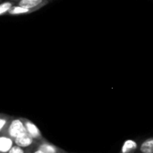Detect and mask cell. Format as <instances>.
Wrapping results in <instances>:
<instances>
[{"label": "cell", "mask_w": 153, "mask_h": 153, "mask_svg": "<svg viewBox=\"0 0 153 153\" xmlns=\"http://www.w3.org/2000/svg\"><path fill=\"white\" fill-rule=\"evenodd\" d=\"M26 133V128L23 122V117H13L11 124L7 130V135L13 139H16L21 134Z\"/></svg>", "instance_id": "6da1fadb"}, {"label": "cell", "mask_w": 153, "mask_h": 153, "mask_svg": "<svg viewBox=\"0 0 153 153\" xmlns=\"http://www.w3.org/2000/svg\"><path fill=\"white\" fill-rule=\"evenodd\" d=\"M23 122H24V126L26 128V132L29 134V135L36 142V143H40L44 141H46L47 139L43 136V134H41L40 130L39 129V127L30 119L23 117Z\"/></svg>", "instance_id": "7a4b0ae2"}, {"label": "cell", "mask_w": 153, "mask_h": 153, "mask_svg": "<svg viewBox=\"0 0 153 153\" xmlns=\"http://www.w3.org/2000/svg\"><path fill=\"white\" fill-rule=\"evenodd\" d=\"M14 143H15V145L20 146L24 149H29V150L33 149L37 145L36 142L29 135L27 132L21 134L16 139H14Z\"/></svg>", "instance_id": "3957f363"}, {"label": "cell", "mask_w": 153, "mask_h": 153, "mask_svg": "<svg viewBox=\"0 0 153 153\" xmlns=\"http://www.w3.org/2000/svg\"><path fill=\"white\" fill-rule=\"evenodd\" d=\"M142 141H143L142 139H128V140H126L123 143L118 153H137Z\"/></svg>", "instance_id": "277c9868"}, {"label": "cell", "mask_w": 153, "mask_h": 153, "mask_svg": "<svg viewBox=\"0 0 153 153\" xmlns=\"http://www.w3.org/2000/svg\"><path fill=\"white\" fill-rule=\"evenodd\" d=\"M51 1L53 0H22L19 3H17V4L30 9H36L38 11L40 8L47 5Z\"/></svg>", "instance_id": "5b68a950"}, {"label": "cell", "mask_w": 153, "mask_h": 153, "mask_svg": "<svg viewBox=\"0 0 153 153\" xmlns=\"http://www.w3.org/2000/svg\"><path fill=\"white\" fill-rule=\"evenodd\" d=\"M38 147L44 153H71L63 150L62 148L49 143L48 140L40 143H38L37 144Z\"/></svg>", "instance_id": "8992f818"}, {"label": "cell", "mask_w": 153, "mask_h": 153, "mask_svg": "<svg viewBox=\"0 0 153 153\" xmlns=\"http://www.w3.org/2000/svg\"><path fill=\"white\" fill-rule=\"evenodd\" d=\"M14 145V139L7 134H0V153H8Z\"/></svg>", "instance_id": "52a82bcc"}, {"label": "cell", "mask_w": 153, "mask_h": 153, "mask_svg": "<svg viewBox=\"0 0 153 153\" xmlns=\"http://www.w3.org/2000/svg\"><path fill=\"white\" fill-rule=\"evenodd\" d=\"M13 119V116L1 113L0 114V134H7L8 127Z\"/></svg>", "instance_id": "ba28073f"}, {"label": "cell", "mask_w": 153, "mask_h": 153, "mask_svg": "<svg viewBox=\"0 0 153 153\" xmlns=\"http://www.w3.org/2000/svg\"><path fill=\"white\" fill-rule=\"evenodd\" d=\"M36 9H30V8H26V7H22L20 6L18 4H16L9 13L8 15L10 16H18V15H26V14H30L34 12H36Z\"/></svg>", "instance_id": "9c48e42d"}, {"label": "cell", "mask_w": 153, "mask_h": 153, "mask_svg": "<svg viewBox=\"0 0 153 153\" xmlns=\"http://www.w3.org/2000/svg\"><path fill=\"white\" fill-rule=\"evenodd\" d=\"M137 153H153V136L142 141Z\"/></svg>", "instance_id": "30bf717a"}, {"label": "cell", "mask_w": 153, "mask_h": 153, "mask_svg": "<svg viewBox=\"0 0 153 153\" xmlns=\"http://www.w3.org/2000/svg\"><path fill=\"white\" fill-rule=\"evenodd\" d=\"M17 4L10 1V0H4L2 1L0 4V15L1 16H4V15H8V13Z\"/></svg>", "instance_id": "8fae6325"}, {"label": "cell", "mask_w": 153, "mask_h": 153, "mask_svg": "<svg viewBox=\"0 0 153 153\" xmlns=\"http://www.w3.org/2000/svg\"><path fill=\"white\" fill-rule=\"evenodd\" d=\"M31 150H32V149H31ZM31 150L24 149V148H22V147H20V146L14 145L8 153H30L31 152Z\"/></svg>", "instance_id": "7c38bea8"}, {"label": "cell", "mask_w": 153, "mask_h": 153, "mask_svg": "<svg viewBox=\"0 0 153 153\" xmlns=\"http://www.w3.org/2000/svg\"><path fill=\"white\" fill-rule=\"evenodd\" d=\"M30 153H44L39 147H38V145H36L32 150H31V152Z\"/></svg>", "instance_id": "4fadbf2b"}, {"label": "cell", "mask_w": 153, "mask_h": 153, "mask_svg": "<svg viewBox=\"0 0 153 153\" xmlns=\"http://www.w3.org/2000/svg\"><path fill=\"white\" fill-rule=\"evenodd\" d=\"M10 1H13V2H14V3L17 4V3H19L20 1H22V0H10Z\"/></svg>", "instance_id": "5bb4252c"}, {"label": "cell", "mask_w": 153, "mask_h": 153, "mask_svg": "<svg viewBox=\"0 0 153 153\" xmlns=\"http://www.w3.org/2000/svg\"><path fill=\"white\" fill-rule=\"evenodd\" d=\"M2 1H4V0H1V2H2Z\"/></svg>", "instance_id": "9a60e30c"}, {"label": "cell", "mask_w": 153, "mask_h": 153, "mask_svg": "<svg viewBox=\"0 0 153 153\" xmlns=\"http://www.w3.org/2000/svg\"><path fill=\"white\" fill-rule=\"evenodd\" d=\"M72 153H76V152H72Z\"/></svg>", "instance_id": "2e32d148"}]
</instances>
